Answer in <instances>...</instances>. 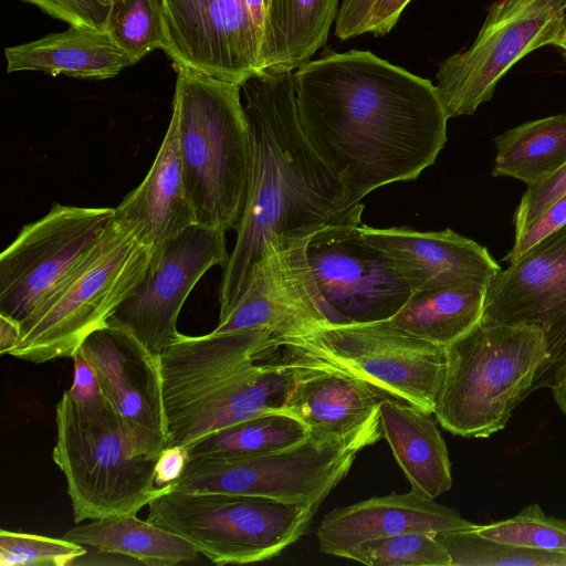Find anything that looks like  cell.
<instances>
[{"instance_id":"obj_1","label":"cell","mask_w":566,"mask_h":566,"mask_svg":"<svg viewBox=\"0 0 566 566\" xmlns=\"http://www.w3.org/2000/svg\"><path fill=\"white\" fill-rule=\"evenodd\" d=\"M293 76L302 130L355 202L416 179L444 147L437 86L369 51L331 53Z\"/></svg>"},{"instance_id":"obj_2","label":"cell","mask_w":566,"mask_h":566,"mask_svg":"<svg viewBox=\"0 0 566 566\" xmlns=\"http://www.w3.org/2000/svg\"><path fill=\"white\" fill-rule=\"evenodd\" d=\"M240 95L251 171L235 244L223 268L219 317L239 300L274 242L305 241L326 227L363 223L364 205L352 200L302 130L293 72L261 70L240 84Z\"/></svg>"},{"instance_id":"obj_3","label":"cell","mask_w":566,"mask_h":566,"mask_svg":"<svg viewBox=\"0 0 566 566\" xmlns=\"http://www.w3.org/2000/svg\"><path fill=\"white\" fill-rule=\"evenodd\" d=\"M260 329L180 333L159 356L168 447H188L269 410H285L301 361Z\"/></svg>"},{"instance_id":"obj_4","label":"cell","mask_w":566,"mask_h":566,"mask_svg":"<svg viewBox=\"0 0 566 566\" xmlns=\"http://www.w3.org/2000/svg\"><path fill=\"white\" fill-rule=\"evenodd\" d=\"M171 115L177 120L184 182L197 223L237 231L251 171L240 84L177 67Z\"/></svg>"},{"instance_id":"obj_5","label":"cell","mask_w":566,"mask_h":566,"mask_svg":"<svg viewBox=\"0 0 566 566\" xmlns=\"http://www.w3.org/2000/svg\"><path fill=\"white\" fill-rule=\"evenodd\" d=\"M444 352L446 373L432 415L463 438H488L504 429L549 358L541 328L483 319Z\"/></svg>"},{"instance_id":"obj_6","label":"cell","mask_w":566,"mask_h":566,"mask_svg":"<svg viewBox=\"0 0 566 566\" xmlns=\"http://www.w3.org/2000/svg\"><path fill=\"white\" fill-rule=\"evenodd\" d=\"M55 422L52 458L65 476L76 523L137 514L161 492L155 483L158 458L136 454L104 395L80 401L64 391Z\"/></svg>"},{"instance_id":"obj_7","label":"cell","mask_w":566,"mask_h":566,"mask_svg":"<svg viewBox=\"0 0 566 566\" xmlns=\"http://www.w3.org/2000/svg\"><path fill=\"white\" fill-rule=\"evenodd\" d=\"M150 258L149 249L113 214L74 272L20 324L19 343L8 355L35 364L73 357L138 285Z\"/></svg>"},{"instance_id":"obj_8","label":"cell","mask_w":566,"mask_h":566,"mask_svg":"<svg viewBox=\"0 0 566 566\" xmlns=\"http://www.w3.org/2000/svg\"><path fill=\"white\" fill-rule=\"evenodd\" d=\"M147 521L189 542L218 565L252 564L281 554L307 531L318 506L224 492L163 488Z\"/></svg>"},{"instance_id":"obj_9","label":"cell","mask_w":566,"mask_h":566,"mask_svg":"<svg viewBox=\"0 0 566 566\" xmlns=\"http://www.w3.org/2000/svg\"><path fill=\"white\" fill-rule=\"evenodd\" d=\"M280 344L316 365L348 374L386 397L433 413L446 373L444 347L388 319L325 324Z\"/></svg>"},{"instance_id":"obj_10","label":"cell","mask_w":566,"mask_h":566,"mask_svg":"<svg viewBox=\"0 0 566 566\" xmlns=\"http://www.w3.org/2000/svg\"><path fill=\"white\" fill-rule=\"evenodd\" d=\"M371 437L310 436L292 447L249 457H195L166 488L224 492L319 506L347 475L357 454L376 443Z\"/></svg>"},{"instance_id":"obj_11","label":"cell","mask_w":566,"mask_h":566,"mask_svg":"<svg viewBox=\"0 0 566 566\" xmlns=\"http://www.w3.org/2000/svg\"><path fill=\"white\" fill-rule=\"evenodd\" d=\"M565 20L566 0L494 2L472 44L438 66L436 86L449 118L472 115L513 65L536 49L555 45Z\"/></svg>"},{"instance_id":"obj_12","label":"cell","mask_w":566,"mask_h":566,"mask_svg":"<svg viewBox=\"0 0 566 566\" xmlns=\"http://www.w3.org/2000/svg\"><path fill=\"white\" fill-rule=\"evenodd\" d=\"M363 226L326 227L306 242L307 262L328 324L389 319L416 291L406 269L366 240Z\"/></svg>"},{"instance_id":"obj_13","label":"cell","mask_w":566,"mask_h":566,"mask_svg":"<svg viewBox=\"0 0 566 566\" xmlns=\"http://www.w3.org/2000/svg\"><path fill=\"white\" fill-rule=\"evenodd\" d=\"M114 208L53 203L25 224L0 255V315L19 324L31 316L90 253Z\"/></svg>"},{"instance_id":"obj_14","label":"cell","mask_w":566,"mask_h":566,"mask_svg":"<svg viewBox=\"0 0 566 566\" xmlns=\"http://www.w3.org/2000/svg\"><path fill=\"white\" fill-rule=\"evenodd\" d=\"M229 256L226 232L190 226L151 255L146 274L107 322L159 357L180 335L177 321L191 290L209 269L224 268Z\"/></svg>"},{"instance_id":"obj_15","label":"cell","mask_w":566,"mask_h":566,"mask_svg":"<svg viewBox=\"0 0 566 566\" xmlns=\"http://www.w3.org/2000/svg\"><path fill=\"white\" fill-rule=\"evenodd\" d=\"M481 319L543 331L549 358L534 389L548 388L566 360V224L496 273Z\"/></svg>"},{"instance_id":"obj_16","label":"cell","mask_w":566,"mask_h":566,"mask_svg":"<svg viewBox=\"0 0 566 566\" xmlns=\"http://www.w3.org/2000/svg\"><path fill=\"white\" fill-rule=\"evenodd\" d=\"M165 53L176 67L241 84L261 70L247 0H161Z\"/></svg>"},{"instance_id":"obj_17","label":"cell","mask_w":566,"mask_h":566,"mask_svg":"<svg viewBox=\"0 0 566 566\" xmlns=\"http://www.w3.org/2000/svg\"><path fill=\"white\" fill-rule=\"evenodd\" d=\"M78 350L118 415L137 455L158 458L167 448L159 357L124 328L106 323Z\"/></svg>"},{"instance_id":"obj_18","label":"cell","mask_w":566,"mask_h":566,"mask_svg":"<svg viewBox=\"0 0 566 566\" xmlns=\"http://www.w3.org/2000/svg\"><path fill=\"white\" fill-rule=\"evenodd\" d=\"M307 240L270 245L213 332L260 329L280 342L328 324L307 262Z\"/></svg>"},{"instance_id":"obj_19","label":"cell","mask_w":566,"mask_h":566,"mask_svg":"<svg viewBox=\"0 0 566 566\" xmlns=\"http://www.w3.org/2000/svg\"><path fill=\"white\" fill-rule=\"evenodd\" d=\"M451 507L418 491L390 493L334 509L321 521L316 536L321 552L342 557L363 542L402 533L475 528Z\"/></svg>"},{"instance_id":"obj_20","label":"cell","mask_w":566,"mask_h":566,"mask_svg":"<svg viewBox=\"0 0 566 566\" xmlns=\"http://www.w3.org/2000/svg\"><path fill=\"white\" fill-rule=\"evenodd\" d=\"M371 244L398 261L417 290L472 286L486 290L502 269L488 249L451 229L421 232L361 227Z\"/></svg>"},{"instance_id":"obj_21","label":"cell","mask_w":566,"mask_h":566,"mask_svg":"<svg viewBox=\"0 0 566 566\" xmlns=\"http://www.w3.org/2000/svg\"><path fill=\"white\" fill-rule=\"evenodd\" d=\"M291 354L300 359L301 369L285 410L304 422L310 433L333 439L366 436L377 441L382 437L379 405L386 396L348 374Z\"/></svg>"},{"instance_id":"obj_22","label":"cell","mask_w":566,"mask_h":566,"mask_svg":"<svg viewBox=\"0 0 566 566\" xmlns=\"http://www.w3.org/2000/svg\"><path fill=\"white\" fill-rule=\"evenodd\" d=\"M114 218L135 233L150 255L197 223L184 182L174 115L146 177L114 208Z\"/></svg>"},{"instance_id":"obj_23","label":"cell","mask_w":566,"mask_h":566,"mask_svg":"<svg viewBox=\"0 0 566 566\" xmlns=\"http://www.w3.org/2000/svg\"><path fill=\"white\" fill-rule=\"evenodd\" d=\"M4 56L8 73L35 71L76 78H112L136 64L107 30L78 25L8 46Z\"/></svg>"},{"instance_id":"obj_24","label":"cell","mask_w":566,"mask_h":566,"mask_svg":"<svg viewBox=\"0 0 566 566\" xmlns=\"http://www.w3.org/2000/svg\"><path fill=\"white\" fill-rule=\"evenodd\" d=\"M382 437L411 489L437 499L452 486L451 463L431 413L387 397L379 405Z\"/></svg>"},{"instance_id":"obj_25","label":"cell","mask_w":566,"mask_h":566,"mask_svg":"<svg viewBox=\"0 0 566 566\" xmlns=\"http://www.w3.org/2000/svg\"><path fill=\"white\" fill-rule=\"evenodd\" d=\"M338 9L339 0H268L261 28V70L293 72L311 61L326 43Z\"/></svg>"},{"instance_id":"obj_26","label":"cell","mask_w":566,"mask_h":566,"mask_svg":"<svg viewBox=\"0 0 566 566\" xmlns=\"http://www.w3.org/2000/svg\"><path fill=\"white\" fill-rule=\"evenodd\" d=\"M63 538L97 553L129 557L145 565L172 566L189 563L198 552L186 539L136 514L91 520L71 527Z\"/></svg>"},{"instance_id":"obj_27","label":"cell","mask_w":566,"mask_h":566,"mask_svg":"<svg viewBox=\"0 0 566 566\" xmlns=\"http://www.w3.org/2000/svg\"><path fill=\"white\" fill-rule=\"evenodd\" d=\"M485 291L472 286L417 290L388 321L411 335L446 347L481 321Z\"/></svg>"},{"instance_id":"obj_28","label":"cell","mask_w":566,"mask_h":566,"mask_svg":"<svg viewBox=\"0 0 566 566\" xmlns=\"http://www.w3.org/2000/svg\"><path fill=\"white\" fill-rule=\"evenodd\" d=\"M494 144L493 177L539 184L566 165V114L521 124L496 136Z\"/></svg>"},{"instance_id":"obj_29","label":"cell","mask_w":566,"mask_h":566,"mask_svg":"<svg viewBox=\"0 0 566 566\" xmlns=\"http://www.w3.org/2000/svg\"><path fill=\"white\" fill-rule=\"evenodd\" d=\"M310 430L286 410H269L205 436L187 447L189 458L249 457L275 452L300 443Z\"/></svg>"},{"instance_id":"obj_30","label":"cell","mask_w":566,"mask_h":566,"mask_svg":"<svg viewBox=\"0 0 566 566\" xmlns=\"http://www.w3.org/2000/svg\"><path fill=\"white\" fill-rule=\"evenodd\" d=\"M451 566H566L565 553L536 551L492 541L474 528L436 534Z\"/></svg>"},{"instance_id":"obj_31","label":"cell","mask_w":566,"mask_h":566,"mask_svg":"<svg viewBox=\"0 0 566 566\" xmlns=\"http://www.w3.org/2000/svg\"><path fill=\"white\" fill-rule=\"evenodd\" d=\"M344 558L367 566H451V558L436 534L410 532L370 539Z\"/></svg>"},{"instance_id":"obj_32","label":"cell","mask_w":566,"mask_h":566,"mask_svg":"<svg viewBox=\"0 0 566 566\" xmlns=\"http://www.w3.org/2000/svg\"><path fill=\"white\" fill-rule=\"evenodd\" d=\"M107 32L137 63L164 46L161 0H113Z\"/></svg>"},{"instance_id":"obj_33","label":"cell","mask_w":566,"mask_h":566,"mask_svg":"<svg viewBox=\"0 0 566 566\" xmlns=\"http://www.w3.org/2000/svg\"><path fill=\"white\" fill-rule=\"evenodd\" d=\"M474 531L495 542L566 554V520L546 515L536 503L513 517L478 525Z\"/></svg>"},{"instance_id":"obj_34","label":"cell","mask_w":566,"mask_h":566,"mask_svg":"<svg viewBox=\"0 0 566 566\" xmlns=\"http://www.w3.org/2000/svg\"><path fill=\"white\" fill-rule=\"evenodd\" d=\"M86 553L85 546L63 537L0 531L1 566H66Z\"/></svg>"},{"instance_id":"obj_35","label":"cell","mask_w":566,"mask_h":566,"mask_svg":"<svg viewBox=\"0 0 566 566\" xmlns=\"http://www.w3.org/2000/svg\"><path fill=\"white\" fill-rule=\"evenodd\" d=\"M69 25L107 30L113 0H23Z\"/></svg>"},{"instance_id":"obj_36","label":"cell","mask_w":566,"mask_h":566,"mask_svg":"<svg viewBox=\"0 0 566 566\" xmlns=\"http://www.w3.org/2000/svg\"><path fill=\"white\" fill-rule=\"evenodd\" d=\"M565 193L566 165L544 181L527 186L514 213V238L520 235L551 203Z\"/></svg>"},{"instance_id":"obj_37","label":"cell","mask_w":566,"mask_h":566,"mask_svg":"<svg viewBox=\"0 0 566 566\" xmlns=\"http://www.w3.org/2000/svg\"><path fill=\"white\" fill-rule=\"evenodd\" d=\"M566 224V193L551 203L528 227L514 238L503 261L513 263L541 240Z\"/></svg>"},{"instance_id":"obj_38","label":"cell","mask_w":566,"mask_h":566,"mask_svg":"<svg viewBox=\"0 0 566 566\" xmlns=\"http://www.w3.org/2000/svg\"><path fill=\"white\" fill-rule=\"evenodd\" d=\"M376 0H340L335 34L347 40L367 33Z\"/></svg>"},{"instance_id":"obj_39","label":"cell","mask_w":566,"mask_h":566,"mask_svg":"<svg viewBox=\"0 0 566 566\" xmlns=\"http://www.w3.org/2000/svg\"><path fill=\"white\" fill-rule=\"evenodd\" d=\"M73 384L66 392L75 400L90 401L103 396L96 375L83 354L77 349L73 355Z\"/></svg>"},{"instance_id":"obj_40","label":"cell","mask_w":566,"mask_h":566,"mask_svg":"<svg viewBox=\"0 0 566 566\" xmlns=\"http://www.w3.org/2000/svg\"><path fill=\"white\" fill-rule=\"evenodd\" d=\"M189 461L187 447H168L157 459L155 468V483L165 488L176 481L184 472Z\"/></svg>"},{"instance_id":"obj_41","label":"cell","mask_w":566,"mask_h":566,"mask_svg":"<svg viewBox=\"0 0 566 566\" xmlns=\"http://www.w3.org/2000/svg\"><path fill=\"white\" fill-rule=\"evenodd\" d=\"M411 0H376L367 33L385 35L397 23L403 9Z\"/></svg>"},{"instance_id":"obj_42","label":"cell","mask_w":566,"mask_h":566,"mask_svg":"<svg viewBox=\"0 0 566 566\" xmlns=\"http://www.w3.org/2000/svg\"><path fill=\"white\" fill-rule=\"evenodd\" d=\"M20 324L7 316L0 315V354H9L19 343Z\"/></svg>"},{"instance_id":"obj_43","label":"cell","mask_w":566,"mask_h":566,"mask_svg":"<svg viewBox=\"0 0 566 566\" xmlns=\"http://www.w3.org/2000/svg\"><path fill=\"white\" fill-rule=\"evenodd\" d=\"M548 388L558 408L566 415V360L555 373Z\"/></svg>"},{"instance_id":"obj_44","label":"cell","mask_w":566,"mask_h":566,"mask_svg":"<svg viewBox=\"0 0 566 566\" xmlns=\"http://www.w3.org/2000/svg\"><path fill=\"white\" fill-rule=\"evenodd\" d=\"M268 0H247L253 18L259 27L260 33L262 28L263 11Z\"/></svg>"},{"instance_id":"obj_45","label":"cell","mask_w":566,"mask_h":566,"mask_svg":"<svg viewBox=\"0 0 566 566\" xmlns=\"http://www.w3.org/2000/svg\"><path fill=\"white\" fill-rule=\"evenodd\" d=\"M555 46L560 48L564 52V56L566 57V20Z\"/></svg>"}]
</instances>
